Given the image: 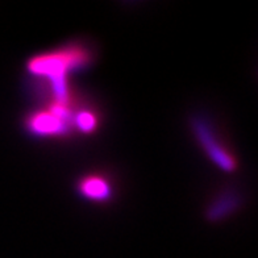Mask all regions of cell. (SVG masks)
Wrapping results in <instances>:
<instances>
[{"label": "cell", "mask_w": 258, "mask_h": 258, "mask_svg": "<svg viewBox=\"0 0 258 258\" xmlns=\"http://www.w3.org/2000/svg\"><path fill=\"white\" fill-rule=\"evenodd\" d=\"M94 62L95 51L89 42L70 41L28 58L25 73L41 85L42 102L70 103L74 100L72 77L86 72Z\"/></svg>", "instance_id": "obj_1"}, {"label": "cell", "mask_w": 258, "mask_h": 258, "mask_svg": "<svg viewBox=\"0 0 258 258\" xmlns=\"http://www.w3.org/2000/svg\"><path fill=\"white\" fill-rule=\"evenodd\" d=\"M78 105L70 103L46 102L24 116L23 126L29 137L37 140L70 139L74 132V115Z\"/></svg>", "instance_id": "obj_2"}, {"label": "cell", "mask_w": 258, "mask_h": 258, "mask_svg": "<svg viewBox=\"0 0 258 258\" xmlns=\"http://www.w3.org/2000/svg\"><path fill=\"white\" fill-rule=\"evenodd\" d=\"M188 126L198 146L215 166L225 174L237 171L240 167L238 158L207 116L192 115L188 120Z\"/></svg>", "instance_id": "obj_3"}, {"label": "cell", "mask_w": 258, "mask_h": 258, "mask_svg": "<svg viewBox=\"0 0 258 258\" xmlns=\"http://www.w3.org/2000/svg\"><path fill=\"white\" fill-rule=\"evenodd\" d=\"M75 191L82 201L94 204L111 203L115 198L112 179L104 173H87L77 179Z\"/></svg>", "instance_id": "obj_4"}, {"label": "cell", "mask_w": 258, "mask_h": 258, "mask_svg": "<svg viewBox=\"0 0 258 258\" xmlns=\"http://www.w3.org/2000/svg\"><path fill=\"white\" fill-rule=\"evenodd\" d=\"M240 203H241V198L237 192L225 191L215 198L214 202H211V204L207 207V212H206L207 219L214 223L223 220L234 214L240 208Z\"/></svg>", "instance_id": "obj_5"}, {"label": "cell", "mask_w": 258, "mask_h": 258, "mask_svg": "<svg viewBox=\"0 0 258 258\" xmlns=\"http://www.w3.org/2000/svg\"><path fill=\"white\" fill-rule=\"evenodd\" d=\"M102 125L100 113L90 105H78L74 115V132L81 136H92Z\"/></svg>", "instance_id": "obj_6"}]
</instances>
